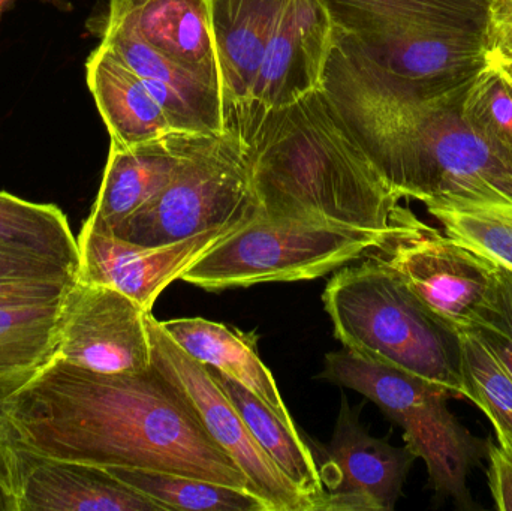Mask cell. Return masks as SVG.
Instances as JSON below:
<instances>
[{"mask_svg": "<svg viewBox=\"0 0 512 511\" xmlns=\"http://www.w3.org/2000/svg\"><path fill=\"white\" fill-rule=\"evenodd\" d=\"M18 449L57 461L158 471L248 489L180 390L155 365L101 374L51 357L6 398Z\"/></svg>", "mask_w": 512, "mask_h": 511, "instance_id": "1", "label": "cell"}, {"mask_svg": "<svg viewBox=\"0 0 512 511\" xmlns=\"http://www.w3.org/2000/svg\"><path fill=\"white\" fill-rule=\"evenodd\" d=\"M251 162L259 216L387 234L402 198L376 170L322 87L277 110L224 117Z\"/></svg>", "mask_w": 512, "mask_h": 511, "instance_id": "2", "label": "cell"}, {"mask_svg": "<svg viewBox=\"0 0 512 511\" xmlns=\"http://www.w3.org/2000/svg\"><path fill=\"white\" fill-rule=\"evenodd\" d=\"M334 27L385 71L426 92L474 78L484 57L487 0H324Z\"/></svg>", "mask_w": 512, "mask_h": 511, "instance_id": "3", "label": "cell"}, {"mask_svg": "<svg viewBox=\"0 0 512 511\" xmlns=\"http://www.w3.org/2000/svg\"><path fill=\"white\" fill-rule=\"evenodd\" d=\"M322 302L343 347L466 398L459 333L430 314L393 270L367 255L328 281Z\"/></svg>", "mask_w": 512, "mask_h": 511, "instance_id": "4", "label": "cell"}, {"mask_svg": "<svg viewBox=\"0 0 512 511\" xmlns=\"http://www.w3.org/2000/svg\"><path fill=\"white\" fill-rule=\"evenodd\" d=\"M319 378L378 405L403 429L415 458L423 459L436 494L460 509H474L469 474L487 458L489 443L474 437L448 410V399L454 398L447 389L345 347L325 356Z\"/></svg>", "mask_w": 512, "mask_h": 511, "instance_id": "5", "label": "cell"}, {"mask_svg": "<svg viewBox=\"0 0 512 511\" xmlns=\"http://www.w3.org/2000/svg\"><path fill=\"white\" fill-rule=\"evenodd\" d=\"M251 162L239 135L189 132L173 179L111 234L144 246L179 242L258 215Z\"/></svg>", "mask_w": 512, "mask_h": 511, "instance_id": "6", "label": "cell"}, {"mask_svg": "<svg viewBox=\"0 0 512 511\" xmlns=\"http://www.w3.org/2000/svg\"><path fill=\"white\" fill-rule=\"evenodd\" d=\"M387 234L273 221L258 213L204 252L180 279L207 291L310 281L366 257Z\"/></svg>", "mask_w": 512, "mask_h": 511, "instance_id": "7", "label": "cell"}, {"mask_svg": "<svg viewBox=\"0 0 512 511\" xmlns=\"http://www.w3.org/2000/svg\"><path fill=\"white\" fill-rule=\"evenodd\" d=\"M370 257L393 270L418 302L459 332L472 330L495 297L498 264L399 206Z\"/></svg>", "mask_w": 512, "mask_h": 511, "instance_id": "8", "label": "cell"}, {"mask_svg": "<svg viewBox=\"0 0 512 511\" xmlns=\"http://www.w3.org/2000/svg\"><path fill=\"white\" fill-rule=\"evenodd\" d=\"M152 363L180 390L215 443L239 465L252 492L270 511H313L310 501L274 464L249 431L239 411L207 366L183 351L161 323L149 315Z\"/></svg>", "mask_w": 512, "mask_h": 511, "instance_id": "9", "label": "cell"}, {"mask_svg": "<svg viewBox=\"0 0 512 511\" xmlns=\"http://www.w3.org/2000/svg\"><path fill=\"white\" fill-rule=\"evenodd\" d=\"M150 314L114 288L77 279L60 306L53 357L101 374L146 371L153 354Z\"/></svg>", "mask_w": 512, "mask_h": 511, "instance_id": "10", "label": "cell"}, {"mask_svg": "<svg viewBox=\"0 0 512 511\" xmlns=\"http://www.w3.org/2000/svg\"><path fill=\"white\" fill-rule=\"evenodd\" d=\"M322 464L324 501L319 511H391L415 461L408 447L372 437L358 408L342 398L339 417Z\"/></svg>", "mask_w": 512, "mask_h": 511, "instance_id": "11", "label": "cell"}, {"mask_svg": "<svg viewBox=\"0 0 512 511\" xmlns=\"http://www.w3.org/2000/svg\"><path fill=\"white\" fill-rule=\"evenodd\" d=\"M240 225L215 228L159 246L138 245L83 225L77 236L80 251L77 279L114 288L152 312L168 285L180 279L204 252Z\"/></svg>", "mask_w": 512, "mask_h": 511, "instance_id": "12", "label": "cell"}, {"mask_svg": "<svg viewBox=\"0 0 512 511\" xmlns=\"http://www.w3.org/2000/svg\"><path fill=\"white\" fill-rule=\"evenodd\" d=\"M333 39L324 0H288L265 48L251 104L277 110L321 87Z\"/></svg>", "mask_w": 512, "mask_h": 511, "instance_id": "13", "label": "cell"}, {"mask_svg": "<svg viewBox=\"0 0 512 511\" xmlns=\"http://www.w3.org/2000/svg\"><path fill=\"white\" fill-rule=\"evenodd\" d=\"M101 44L111 48L143 80L177 131H224L221 90L156 51L128 21L108 11Z\"/></svg>", "mask_w": 512, "mask_h": 511, "instance_id": "14", "label": "cell"}, {"mask_svg": "<svg viewBox=\"0 0 512 511\" xmlns=\"http://www.w3.org/2000/svg\"><path fill=\"white\" fill-rule=\"evenodd\" d=\"M18 511H164L108 468L39 458L20 449Z\"/></svg>", "mask_w": 512, "mask_h": 511, "instance_id": "15", "label": "cell"}, {"mask_svg": "<svg viewBox=\"0 0 512 511\" xmlns=\"http://www.w3.org/2000/svg\"><path fill=\"white\" fill-rule=\"evenodd\" d=\"M188 134L174 131L167 137L137 146L111 143L101 188L84 227L113 233L153 200L173 179Z\"/></svg>", "mask_w": 512, "mask_h": 511, "instance_id": "16", "label": "cell"}, {"mask_svg": "<svg viewBox=\"0 0 512 511\" xmlns=\"http://www.w3.org/2000/svg\"><path fill=\"white\" fill-rule=\"evenodd\" d=\"M221 69L224 117L254 98L265 48L288 0H204Z\"/></svg>", "mask_w": 512, "mask_h": 511, "instance_id": "17", "label": "cell"}, {"mask_svg": "<svg viewBox=\"0 0 512 511\" xmlns=\"http://www.w3.org/2000/svg\"><path fill=\"white\" fill-rule=\"evenodd\" d=\"M108 11L182 68L221 90V69L204 0H110Z\"/></svg>", "mask_w": 512, "mask_h": 511, "instance_id": "18", "label": "cell"}, {"mask_svg": "<svg viewBox=\"0 0 512 511\" xmlns=\"http://www.w3.org/2000/svg\"><path fill=\"white\" fill-rule=\"evenodd\" d=\"M159 323L189 356L242 384L288 428L297 429L273 374L259 357L256 333L242 332L236 327L200 317L176 318Z\"/></svg>", "mask_w": 512, "mask_h": 511, "instance_id": "19", "label": "cell"}, {"mask_svg": "<svg viewBox=\"0 0 512 511\" xmlns=\"http://www.w3.org/2000/svg\"><path fill=\"white\" fill-rule=\"evenodd\" d=\"M86 74L111 143L137 146L177 131L143 80L107 45L92 51Z\"/></svg>", "mask_w": 512, "mask_h": 511, "instance_id": "20", "label": "cell"}, {"mask_svg": "<svg viewBox=\"0 0 512 511\" xmlns=\"http://www.w3.org/2000/svg\"><path fill=\"white\" fill-rule=\"evenodd\" d=\"M207 369L245 420L256 443L310 501L313 511L321 510L324 501L321 474L312 450L297 429L288 428L264 402L259 401L242 384L231 380L218 369L210 366Z\"/></svg>", "mask_w": 512, "mask_h": 511, "instance_id": "21", "label": "cell"}, {"mask_svg": "<svg viewBox=\"0 0 512 511\" xmlns=\"http://www.w3.org/2000/svg\"><path fill=\"white\" fill-rule=\"evenodd\" d=\"M0 249L45 258L78 273L80 251L65 213L0 191Z\"/></svg>", "mask_w": 512, "mask_h": 511, "instance_id": "22", "label": "cell"}, {"mask_svg": "<svg viewBox=\"0 0 512 511\" xmlns=\"http://www.w3.org/2000/svg\"><path fill=\"white\" fill-rule=\"evenodd\" d=\"M108 470L129 488L158 503L164 511H270L267 504L248 489L158 471Z\"/></svg>", "mask_w": 512, "mask_h": 511, "instance_id": "23", "label": "cell"}, {"mask_svg": "<svg viewBox=\"0 0 512 511\" xmlns=\"http://www.w3.org/2000/svg\"><path fill=\"white\" fill-rule=\"evenodd\" d=\"M424 206L451 239L512 270V204L430 201Z\"/></svg>", "mask_w": 512, "mask_h": 511, "instance_id": "24", "label": "cell"}, {"mask_svg": "<svg viewBox=\"0 0 512 511\" xmlns=\"http://www.w3.org/2000/svg\"><path fill=\"white\" fill-rule=\"evenodd\" d=\"M460 369L466 398L484 411L499 447L512 458V378L472 332H459Z\"/></svg>", "mask_w": 512, "mask_h": 511, "instance_id": "25", "label": "cell"}, {"mask_svg": "<svg viewBox=\"0 0 512 511\" xmlns=\"http://www.w3.org/2000/svg\"><path fill=\"white\" fill-rule=\"evenodd\" d=\"M62 300L0 309V377L32 374L54 356Z\"/></svg>", "mask_w": 512, "mask_h": 511, "instance_id": "26", "label": "cell"}, {"mask_svg": "<svg viewBox=\"0 0 512 511\" xmlns=\"http://www.w3.org/2000/svg\"><path fill=\"white\" fill-rule=\"evenodd\" d=\"M462 116L512 167V86L498 68L486 65L469 81Z\"/></svg>", "mask_w": 512, "mask_h": 511, "instance_id": "27", "label": "cell"}, {"mask_svg": "<svg viewBox=\"0 0 512 511\" xmlns=\"http://www.w3.org/2000/svg\"><path fill=\"white\" fill-rule=\"evenodd\" d=\"M512 378V270L499 266L495 297L472 330Z\"/></svg>", "mask_w": 512, "mask_h": 511, "instance_id": "28", "label": "cell"}, {"mask_svg": "<svg viewBox=\"0 0 512 511\" xmlns=\"http://www.w3.org/2000/svg\"><path fill=\"white\" fill-rule=\"evenodd\" d=\"M32 374L0 377V492L17 504V510L21 477L20 449L15 440L11 420L5 411V401L18 387L23 386Z\"/></svg>", "mask_w": 512, "mask_h": 511, "instance_id": "29", "label": "cell"}, {"mask_svg": "<svg viewBox=\"0 0 512 511\" xmlns=\"http://www.w3.org/2000/svg\"><path fill=\"white\" fill-rule=\"evenodd\" d=\"M78 273L45 258L14 254L0 249V282L60 281L74 282Z\"/></svg>", "mask_w": 512, "mask_h": 511, "instance_id": "30", "label": "cell"}, {"mask_svg": "<svg viewBox=\"0 0 512 511\" xmlns=\"http://www.w3.org/2000/svg\"><path fill=\"white\" fill-rule=\"evenodd\" d=\"M483 44L487 65L512 63V0H490Z\"/></svg>", "mask_w": 512, "mask_h": 511, "instance_id": "31", "label": "cell"}, {"mask_svg": "<svg viewBox=\"0 0 512 511\" xmlns=\"http://www.w3.org/2000/svg\"><path fill=\"white\" fill-rule=\"evenodd\" d=\"M77 281V279H75ZM74 281V282H75ZM74 282H0V309L29 308L60 302Z\"/></svg>", "mask_w": 512, "mask_h": 511, "instance_id": "32", "label": "cell"}, {"mask_svg": "<svg viewBox=\"0 0 512 511\" xmlns=\"http://www.w3.org/2000/svg\"><path fill=\"white\" fill-rule=\"evenodd\" d=\"M489 482L493 500L499 511H512V458L504 450L489 443Z\"/></svg>", "mask_w": 512, "mask_h": 511, "instance_id": "33", "label": "cell"}, {"mask_svg": "<svg viewBox=\"0 0 512 511\" xmlns=\"http://www.w3.org/2000/svg\"><path fill=\"white\" fill-rule=\"evenodd\" d=\"M15 2H17V0H0V18H2V15L5 14L8 9H11L12 6H14ZM39 2L56 6L60 11H69V9H71V5H69L66 0H39Z\"/></svg>", "mask_w": 512, "mask_h": 511, "instance_id": "34", "label": "cell"}, {"mask_svg": "<svg viewBox=\"0 0 512 511\" xmlns=\"http://www.w3.org/2000/svg\"><path fill=\"white\" fill-rule=\"evenodd\" d=\"M495 68H498L499 72H501V74L504 75V77L512 84V63H510V65L495 66Z\"/></svg>", "mask_w": 512, "mask_h": 511, "instance_id": "35", "label": "cell"}, {"mask_svg": "<svg viewBox=\"0 0 512 511\" xmlns=\"http://www.w3.org/2000/svg\"><path fill=\"white\" fill-rule=\"evenodd\" d=\"M487 2H490V0H487Z\"/></svg>", "mask_w": 512, "mask_h": 511, "instance_id": "36", "label": "cell"}, {"mask_svg": "<svg viewBox=\"0 0 512 511\" xmlns=\"http://www.w3.org/2000/svg\"><path fill=\"white\" fill-rule=\"evenodd\" d=\"M511 86H512V84H511Z\"/></svg>", "mask_w": 512, "mask_h": 511, "instance_id": "37", "label": "cell"}]
</instances>
